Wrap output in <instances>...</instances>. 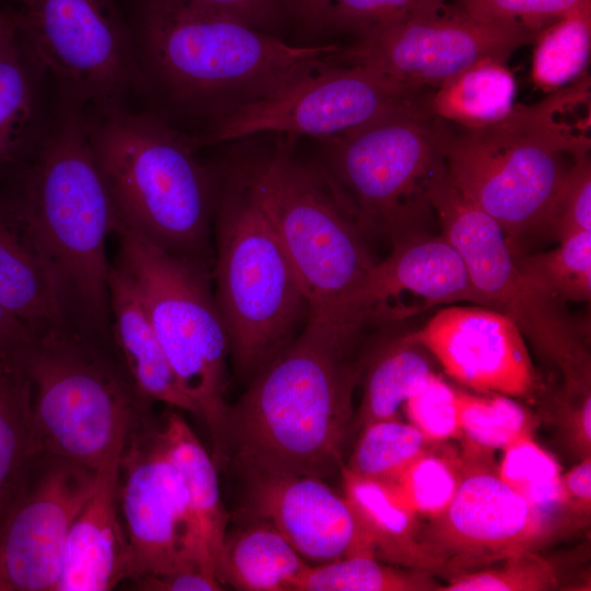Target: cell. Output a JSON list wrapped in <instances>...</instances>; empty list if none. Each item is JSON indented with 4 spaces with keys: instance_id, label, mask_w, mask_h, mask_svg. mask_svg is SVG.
I'll return each mask as SVG.
<instances>
[{
    "instance_id": "obj_12",
    "label": "cell",
    "mask_w": 591,
    "mask_h": 591,
    "mask_svg": "<svg viewBox=\"0 0 591 591\" xmlns=\"http://www.w3.org/2000/svg\"><path fill=\"white\" fill-rule=\"evenodd\" d=\"M19 36L65 103L120 108L142 79L138 50L114 0H14Z\"/></svg>"
},
{
    "instance_id": "obj_33",
    "label": "cell",
    "mask_w": 591,
    "mask_h": 591,
    "mask_svg": "<svg viewBox=\"0 0 591 591\" xmlns=\"http://www.w3.org/2000/svg\"><path fill=\"white\" fill-rule=\"evenodd\" d=\"M418 569L395 568L372 556H348L309 565L293 591H417L436 584Z\"/></svg>"
},
{
    "instance_id": "obj_41",
    "label": "cell",
    "mask_w": 591,
    "mask_h": 591,
    "mask_svg": "<svg viewBox=\"0 0 591 591\" xmlns=\"http://www.w3.org/2000/svg\"><path fill=\"white\" fill-rule=\"evenodd\" d=\"M468 13L519 24L537 33L576 11L591 8V0H452Z\"/></svg>"
},
{
    "instance_id": "obj_26",
    "label": "cell",
    "mask_w": 591,
    "mask_h": 591,
    "mask_svg": "<svg viewBox=\"0 0 591 591\" xmlns=\"http://www.w3.org/2000/svg\"><path fill=\"white\" fill-rule=\"evenodd\" d=\"M310 564L265 520L228 534L218 568V578L243 591H293Z\"/></svg>"
},
{
    "instance_id": "obj_2",
    "label": "cell",
    "mask_w": 591,
    "mask_h": 591,
    "mask_svg": "<svg viewBox=\"0 0 591 591\" xmlns=\"http://www.w3.org/2000/svg\"><path fill=\"white\" fill-rule=\"evenodd\" d=\"M590 80L586 74L534 105L515 104L477 128L432 118L450 178L502 230L511 251L547 231L577 157L590 150Z\"/></svg>"
},
{
    "instance_id": "obj_8",
    "label": "cell",
    "mask_w": 591,
    "mask_h": 591,
    "mask_svg": "<svg viewBox=\"0 0 591 591\" xmlns=\"http://www.w3.org/2000/svg\"><path fill=\"white\" fill-rule=\"evenodd\" d=\"M241 172L291 264L309 316L327 318L375 263L348 202L332 176L296 159L286 140Z\"/></svg>"
},
{
    "instance_id": "obj_16",
    "label": "cell",
    "mask_w": 591,
    "mask_h": 591,
    "mask_svg": "<svg viewBox=\"0 0 591 591\" xmlns=\"http://www.w3.org/2000/svg\"><path fill=\"white\" fill-rule=\"evenodd\" d=\"M97 470L46 450L36 454L0 522V591H55L69 530Z\"/></svg>"
},
{
    "instance_id": "obj_6",
    "label": "cell",
    "mask_w": 591,
    "mask_h": 591,
    "mask_svg": "<svg viewBox=\"0 0 591 591\" xmlns=\"http://www.w3.org/2000/svg\"><path fill=\"white\" fill-rule=\"evenodd\" d=\"M15 358L32 391L44 450L97 470L152 417L114 347L70 324L34 334Z\"/></svg>"
},
{
    "instance_id": "obj_40",
    "label": "cell",
    "mask_w": 591,
    "mask_h": 591,
    "mask_svg": "<svg viewBox=\"0 0 591 591\" xmlns=\"http://www.w3.org/2000/svg\"><path fill=\"white\" fill-rule=\"evenodd\" d=\"M440 0H332L326 26L364 38L394 26Z\"/></svg>"
},
{
    "instance_id": "obj_14",
    "label": "cell",
    "mask_w": 591,
    "mask_h": 591,
    "mask_svg": "<svg viewBox=\"0 0 591 591\" xmlns=\"http://www.w3.org/2000/svg\"><path fill=\"white\" fill-rule=\"evenodd\" d=\"M430 92L408 90L367 67L331 61L213 119L207 140L219 143L264 132L325 139L394 109L425 104Z\"/></svg>"
},
{
    "instance_id": "obj_48",
    "label": "cell",
    "mask_w": 591,
    "mask_h": 591,
    "mask_svg": "<svg viewBox=\"0 0 591 591\" xmlns=\"http://www.w3.org/2000/svg\"><path fill=\"white\" fill-rule=\"evenodd\" d=\"M578 440L582 444L583 449L590 450V420H591V399L590 393L586 394L583 402L579 406L575 419Z\"/></svg>"
},
{
    "instance_id": "obj_22",
    "label": "cell",
    "mask_w": 591,
    "mask_h": 591,
    "mask_svg": "<svg viewBox=\"0 0 591 591\" xmlns=\"http://www.w3.org/2000/svg\"><path fill=\"white\" fill-rule=\"evenodd\" d=\"M108 293L113 345L140 395L200 418L176 381L130 276L117 262L111 264Z\"/></svg>"
},
{
    "instance_id": "obj_28",
    "label": "cell",
    "mask_w": 591,
    "mask_h": 591,
    "mask_svg": "<svg viewBox=\"0 0 591 591\" xmlns=\"http://www.w3.org/2000/svg\"><path fill=\"white\" fill-rule=\"evenodd\" d=\"M42 450L33 420L31 384L15 359L0 376V522Z\"/></svg>"
},
{
    "instance_id": "obj_30",
    "label": "cell",
    "mask_w": 591,
    "mask_h": 591,
    "mask_svg": "<svg viewBox=\"0 0 591 591\" xmlns=\"http://www.w3.org/2000/svg\"><path fill=\"white\" fill-rule=\"evenodd\" d=\"M531 78L544 93L583 77L591 51V8L570 13L540 30L534 38Z\"/></svg>"
},
{
    "instance_id": "obj_7",
    "label": "cell",
    "mask_w": 591,
    "mask_h": 591,
    "mask_svg": "<svg viewBox=\"0 0 591 591\" xmlns=\"http://www.w3.org/2000/svg\"><path fill=\"white\" fill-rule=\"evenodd\" d=\"M215 300L236 376L251 381L308 322L291 264L243 173L216 199Z\"/></svg>"
},
{
    "instance_id": "obj_1",
    "label": "cell",
    "mask_w": 591,
    "mask_h": 591,
    "mask_svg": "<svg viewBox=\"0 0 591 591\" xmlns=\"http://www.w3.org/2000/svg\"><path fill=\"white\" fill-rule=\"evenodd\" d=\"M359 334L309 316L297 337L229 406L225 459L245 476L311 475L343 467L358 376ZM225 462V464H227Z\"/></svg>"
},
{
    "instance_id": "obj_50",
    "label": "cell",
    "mask_w": 591,
    "mask_h": 591,
    "mask_svg": "<svg viewBox=\"0 0 591 591\" xmlns=\"http://www.w3.org/2000/svg\"><path fill=\"white\" fill-rule=\"evenodd\" d=\"M15 357H0V376L14 363Z\"/></svg>"
},
{
    "instance_id": "obj_24",
    "label": "cell",
    "mask_w": 591,
    "mask_h": 591,
    "mask_svg": "<svg viewBox=\"0 0 591 591\" xmlns=\"http://www.w3.org/2000/svg\"><path fill=\"white\" fill-rule=\"evenodd\" d=\"M344 497L360 532L378 559L415 569H429L441 561L420 543L416 518L382 482L362 477L343 465Z\"/></svg>"
},
{
    "instance_id": "obj_27",
    "label": "cell",
    "mask_w": 591,
    "mask_h": 591,
    "mask_svg": "<svg viewBox=\"0 0 591 591\" xmlns=\"http://www.w3.org/2000/svg\"><path fill=\"white\" fill-rule=\"evenodd\" d=\"M517 83L507 58L484 57L432 90L427 109L438 118L467 128L506 117L515 105Z\"/></svg>"
},
{
    "instance_id": "obj_37",
    "label": "cell",
    "mask_w": 591,
    "mask_h": 591,
    "mask_svg": "<svg viewBox=\"0 0 591 591\" xmlns=\"http://www.w3.org/2000/svg\"><path fill=\"white\" fill-rule=\"evenodd\" d=\"M457 397L461 437L478 449H505L531 432L530 417L510 396H478L457 391Z\"/></svg>"
},
{
    "instance_id": "obj_49",
    "label": "cell",
    "mask_w": 591,
    "mask_h": 591,
    "mask_svg": "<svg viewBox=\"0 0 591 591\" xmlns=\"http://www.w3.org/2000/svg\"><path fill=\"white\" fill-rule=\"evenodd\" d=\"M18 36L14 8L0 3V51Z\"/></svg>"
},
{
    "instance_id": "obj_51",
    "label": "cell",
    "mask_w": 591,
    "mask_h": 591,
    "mask_svg": "<svg viewBox=\"0 0 591 591\" xmlns=\"http://www.w3.org/2000/svg\"><path fill=\"white\" fill-rule=\"evenodd\" d=\"M8 1H10V0H0V3L7 4ZM12 1H14V0H12Z\"/></svg>"
},
{
    "instance_id": "obj_47",
    "label": "cell",
    "mask_w": 591,
    "mask_h": 591,
    "mask_svg": "<svg viewBox=\"0 0 591 591\" xmlns=\"http://www.w3.org/2000/svg\"><path fill=\"white\" fill-rule=\"evenodd\" d=\"M304 25L312 30L326 27L332 0H287Z\"/></svg>"
},
{
    "instance_id": "obj_17",
    "label": "cell",
    "mask_w": 591,
    "mask_h": 591,
    "mask_svg": "<svg viewBox=\"0 0 591 591\" xmlns=\"http://www.w3.org/2000/svg\"><path fill=\"white\" fill-rule=\"evenodd\" d=\"M475 303L466 265L443 235L407 234L323 318L361 333L370 323L393 322L439 304Z\"/></svg>"
},
{
    "instance_id": "obj_9",
    "label": "cell",
    "mask_w": 591,
    "mask_h": 591,
    "mask_svg": "<svg viewBox=\"0 0 591 591\" xmlns=\"http://www.w3.org/2000/svg\"><path fill=\"white\" fill-rule=\"evenodd\" d=\"M117 263L130 276L182 391L209 430L212 459L225 462L229 404L227 329L210 288L207 266L116 232Z\"/></svg>"
},
{
    "instance_id": "obj_21",
    "label": "cell",
    "mask_w": 591,
    "mask_h": 591,
    "mask_svg": "<svg viewBox=\"0 0 591 591\" xmlns=\"http://www.w3.org/2000/svg\"><path fill=\"white\" fill-rule=\"evenodd\" d=\"M124 444L99 467L94 488L69 530L55 591H108L127 580L128 545L118 500Z\"/></svg>"
},
{
    "instance_id": "obj_44",
    "label": "cell",
    "mask_w": 591,
    "mask_h": 591,
    "mask_svg": "<svg viewBox=\"0 0 591 591\" xmlns=\"http://www.w3.org/2000/svg\"><path fill=\"white\" fill-rule=\"evenodd\" d=\"M206 7L235 16L248 25L269 32L282 15L280 0H195Z\"/></svg>"
},
{
    "instance_id": "obj_13",
    "label": "cell",
    "mask_w": 591,
    "mask_h": 591,
    "mask_svg": "<svg viewBox=\"0 0 591 591\" xmlns=\"http://www.w3.org/2000/svg\"><path fill=\"white\" fill-rule=\"evenodd\" d=\"M535 35L519 24L478 18L452 0H440L394 26L340 47L332 60L367 67L408 90L427 92L484 57L508 59L533 43Z\"/></svg>"
},
{
    "instance_id": "obj_25",
    "label": "cell",
    "mask_w": 591,
    "mask_h": 591,
    "mask_svg": "<svg viewBox=\"0 0 591 591\" xmlns=\"http://www.w3.org/2000/svg\"><path fill=\"white\" fill-rule=\"evenodd\" d=\"M169 410L158 434L163 451L185 482L204 556L218 576L229 514L222 502L218 467L186 420Z\"/></svg>"
},
{
    "instance_id": "obj_20",
    "label": "cell",
    "mask_w": 591,
    "mask_h": 591,
    "mask_svg": "<svg viewBox=\"0 0 591 591\" xmlns=\"http://www.w3.org/2000/svg\"><path fill=\"white\" fill-rule=\"evenodd\" d=\"M438 542L464 560H501L532 552L554 524L498 474L464 471L457 491L436 519Z\"/></svg>"
},
{
    "instance_id": "obj_36",
    "label": "cell",
    "mask_w": 591,
    "mask_h": 591,
    "mask_svg": "<svg viewBox=\"0 0 591 591\" xmlns=\"http://www.w3.org/2000/svg\"><path fill=\"white\" fill-rule=\"evenodd\" d=\"M464 471L456 462L426 450L384 484L415 515L436 520L454 498Z\"/></svg>"
},
{
    "instance_id": "obj_42",
    "label": "cell",
    "mask_w": 591,
    "mask_h": 591,
    "mask_svg": "<svg viewBox=\"0 0 591 591\" xmlns=\"http://www.w3.org/2000/svg\"><path fill=\"white\" fill-rule=\"evenodd\" d=\"M591 231V163L589 153L573 162L551 215L547 232L561 241Z\"/></svg>"
},
{
    "instance_id": "obj_23",
    "label": "cell",
    "mask_w": 591,
    "mask_h": 591,
    "mask_svg": "<svg viewBox=\"0 0 591 591\" xmlns=\"http://www.w3.org/2000/svg\"><path fill=\"white\" fill-rule=\"evenodd\" d=\"M0 304L34 334L70 324L49 270L16 216L1 207Z\"/></svg>"
},
{
    "instance_id": "obj_19",
    "label": "cell",
    "mask_w": 591,
    "mask_h": 591,
    "mask_svg": "<svg viewBox=\"0 0 591 591\" xmlns=\"http://www.w3.org/2000/svg\"><path fill=\"white\" fill-rule=\"evenodd\" d=\"M247 478L246 509L273 524L309 564L348 556H372L344 497L311 475H255Z\"/></svg>"
},
{
    "instance_id": "obj_3",
    "label": "cell",
    "mask_w": 591,
    "mask_h": 591,
    "mask_svg": "<svg viewBox=\"0 0 591 591\" xmlns=\"http://www.w3.org/2000/svg\"><path fill=\"white\" fill-rule=\"evenodd\" d=\"M138 38L143 73L212 119L327 65L340 48L290 45L195 0H139Z\"/></svg>"
},
{
    "instance_id": "obj_29",
    "label": "cell",
    "mask_w": 591,
    "mask_h": 591,
    "mask_svg": "<svg viewBox=\"0 0 591 591\" xmlns=\"http://www.w3.org/2000/svg\"><path fill=\"white\" fill-rule=\"evenodd\" d=\"M419 346L406 335L386 346L368 372L357 420L362 427L396 418L413 391L432 372Z\"/></svg>"
},
{
    "instance_id": "obj_38",
    "label": "cell",
    "mask_w": 591,
    "mask_h": 591,
    "mask_svg": "<svg viewBox=\"0 0 591 591\" xmlns=\"http://www.w3.org/2000/svg\"><path fill=\"white\" fill-rule=\"evenodd\" d=\"M486 570L453 578L444 591H543L554 589L557 576L553 565L541 556L525 552Z\"/></svg>"
},
{
    "instance_id": "obj_34",
    "label": "cell",
    "mask_w": 591,
    "mask_h": 591,
    "mask_svg": "<svg viewBox=\"0 0 591 591\" xmlns=\"http://www.w3.org/2000/svg\"><path fill=\"white\" fill-rule=\"evenodd\" d=\"M524 275L551 298L589 301L591 297V231L575 233L548 252L513 253Z\"/></svg>"
},
{
    "instance_id": "obj_5",
    "label": "cell",
    "mask_w": 591,
    "mask_h": 591,
    "mask_svg": "<svg viewBox=\"0 0 591 591\" xmlns=\"http://www.w3.org/2000/svg\"><path fill=\"white\" fill-rule=\"evenodd\" d=\"M99 115L88 127L113 232L207 266L217 197L193 141L150 114L117 108Z\"/></svg>"
},
{
    "instance_id": "obj_4",
    "label": "cell",
    "mask_w": 591,
    "mask_h": 591,
    "mask_svg": "<svg viewBox=\"0 0 591 591\" xmlns=\"http://www.w3.org/2000/svg\"><path fill=\"white\" fill-rule=\"evenodd\" d=\"M14 215L49 270L70 325L114 346L106 257L113 210L79 107L63 103L27 171Z\"/></svg>"
},
{
    "instance_id": "obj_35",
    "label": "cell",
    "mask_w": 591,
    "mask_h": 591,
    "mask_svg": "<svg viewBox=\"0 0 591 591\" xmlns=\"http://www.w3.org/2000/svg\"><path fill=\"white\" fill-rule=\"evenodd\" d=\"M427 443L412 424L396 418L373 421L363 427L345 466L362 477L389 483L427 450Z\"/></svg>"
},
{
    "instance_id": "obj_10",
    "label": "cell",
    "mask_w": 591,
    "mask_h": 591,
    "mask_svg": "<svg viewBox=\"0 0 591 591\" xmlns=\"http://www.w3.org/2000/svg\"><path fill=\"white\" fill-rule=\"evenodd\" d=\"M333 181L363 232L396 241L431 209L428 188L443 167L427 103L394 109L322 139Z\"/></svg>"
},
{
    "instance_id": "obj_45",
    "label": "cell",
    "mask_w": 591,
    "mask_h": 591,
    "mask_svg": "<svg viewBox=\"0 0 591 591\" xmlns=\"http://www.w3.org/2000/svg\"><path fill=\"white\" fill-rule=\"evenodd\" d=\"M563 485L567 497V503L582 509L590 510L591 502V459L590 455L573 466L569 472L563 474Z\"/></svg>"
},
{
    "instance_id": "obj_43",
    "label": "cell",
    "mask_w": 591,
    "mask_h": 591,
    "mask_svg": "<svg viewBox=\"0 0 591 591\" xmlns=\"http://www.w3.org/2000/svg\"><path fill=\"white\" fill-rule=\"evenodd\" d=\"M136 590L143 591H220L224 590L218 576L205 567H192L165 575L146 576L130 580Z\"/></svg>"
},
{
    "instance_id": "obj_15",
    "label": "cell",
    "mask_w": 591,
    "mask_h": 591,
    "mask_svg": "<svg viewBox=\"0 0 591 591\" xmlns=\"http://www.w3.org/2000/svg\"><path fill=\"white\" fill-rule=\"evenodd\" d=\"M158 431L152 418L141 422L129 432L120 455L127 580L192 567L216 573L204 556L183 476L163 451Z\"/></svg>"
},
{
    "instance_id": "obj_32",
    "label": "cell",
    "mask_w": 591,
    "mask_h": 591,
    "mask_svg": "<svg viewBox=\"0 0 591 591\" xmlns=\"http://www.w3.org/2000/svg\"><path fill=\"white\" fill-rule=\"evenodd\" d=\"M502 450L499 477L555 525L568 507L556 459L533 440L531 432Z\"/></svg>"
},
{
    "instance_id": "obj_18",
    "label": "cell",
    "mask_w": 591,
    "mask_h": 591,
    "mask_svg": "<svg viewBox=\"0 0 591 591\" xmlns=\"http://www.w3.org/2000/svg\"><path fill=\"white\" fill-rule=\"evenodd\" d=\"M409 336L451 378L473 390L522 397L536 386L523 334L490 308H443Z\"/></svg>"
},
{
    "instance_id": "obj_46",
    "label": "cell",
    "mask_w": 591,
    "mask_h": 591,
    "mask_svg": "<svg viewBox=\"0 0 591 591\" xmlns=\"http://www.w3.org/2000/svg\"><path fill=\"white\" fill-rule=\"evenodd\" d=\"M34 333L0 304V357H12Z\"/></svg>"
},
{
    "instance_id": "obj_11",
    "label": "cell",
    "mask_w": 591,
    "mask_h": 591,
    "mask_svg": "<svg viewBox=\"0 0 591 591\" xmlns=\"http://www.w3.org/2000/svg\"><path fill=\"white\" fill-rule=\"evenodd\" d=\"M428 200L442 234L466 265L475 304L512 320L523 336L560 367L571 384L589 383L587 351L561 302L524 275L500 227L457 188L445 166L431 181Z\"/></svg>"
},
{
    "instance_id": "obj_39",
    "label": "cell",
    "mask_w": 591,
    "mask_h": 591,
    "mask_svg": "<svg viewBox=\"0 0 591 591\" xmlns=\"http://www.w3.org/2000/svg\"><path fill=\"white\" fill-rule=\"evenodd\" d=\"M410 424L428 442L461 437L457 391L433 371L404 403Z\"/></svg>"
},
{
    "instance_id": "obj_31",
    "label": "cell",
    "mask_w": 591,
    "mask_h": 591,
    "mask_svg": "<svg viewBox=\"0 0 591 591\" xmlns=\"http://www.w3.org/2000/svg\"><path fill=\"white\" fill-rule=\"evenodd\" d=\"M33 62L20 36L0 51V164L19 155L34 129L37 99Z\"/></svg>"
}]
</instances>
